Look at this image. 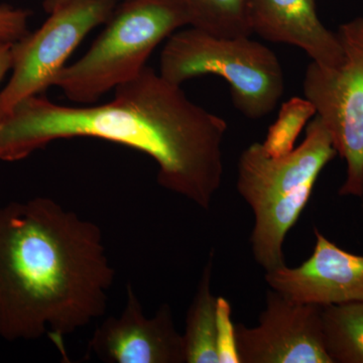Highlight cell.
<instances>
[{
	"mask_svg": "<svg viewBox=\"0 0 363 363\" xmlns=\"http://www.w3.org/2000/svg\"><path fill=\"white\" fill-rule=\"evenodd\" d=\"M191 26L218 37H250V0H185Z\"/></svg>",
	"mask_w": 363,
	"mask_h": 363,
	"instance_id": "cell-14",
	"label": "cell"
},
{
	"mask_svg": "<svg viewBox=\"0 0 363 363\" xmlns=\"http://www.w3.org/2000/svg\"><path fill=\"white\" fill-rule=\"evenodd\" d=\"M322 322L332 363H363V301L325 306Z\"/></svg>",
	"mask_w": 363,
	"mask_h": 363,
	"instance_id": "cell-13",
	"label": "cell"
},
{
	"mask_svg": "<svg viewBox=\"0 0 363 363\" xmlns=\"http://www.w3.org/2000/svg\"><path fill=\"white\" fill-rule=\"evenodd\" d=\"M121 0H71L49 13L32 33L13 44L11 78L0 91V116L26 98L42 94L86 35L111 18Z\"/></svg>",
	"mask_w": 363,
	"mask_h": 363,
	"instance_id": "cell-7",
	"label": "cell"
},
{
	"mask_svg": "<svg viewBox=\"0 0 363 363\" xmlns=\"http://www.w3.org/2000/svg\"><path fill=\"white\" fill-rule=\"evenodd\" d=\"M230 303L223 297L216 302V350L219 363H240L236 346L235 324Z\"/></svg>",
	"mask_w": 363,
	"mask_h": 363,
	"instance_id": "cell-16",
	"label": "cell"
},
{
	"mask_svg": "<svg viewBox=\"0 0 363 363\" xmlns=\"http://www.w3.org/2000/svg\"><path fill=\"white\" fill-rule=\"evenodd\" d=\"M322 308L267 291L259 324L235 325L240 363H332L325 348Z\"/></svg>",
	"mask_w": 363,
	"mask_h": 363,
	"instance_id": "cell-8",
	"label": "cell"
},
{
	"mask_svg": "<svg viewBox=\"0 0 363 363\" xmlns=\"http://www.w3.org/2000/svg\"><path fill=\"white\" fill-rule=\"evenodd\" d=\"M213 259L211 252L186 317L183 334L186 363H219L216 350L217 297L211 288Z\"/></svg>",
	"mask_w": 363,
	"mask_h": 363,
	"instance_id": "cell-12",
	"label": "cell"
},
{
	"mask_svg": "<svg viewBox=\"0 0 363 363\" xmlns=\"http://www.w3.org/2000/svg\"><path fill=\"white\" fill-rule=\"evenodd\" d=\"M311 257L298 267L266 272L267 285L294 302L343 305L363 301V255L346 252L317 227Z\"/></svg>",
	"mask_w": 363,
	"mask_h": 363,
	"instance_id": "cell-10",
	"label": "cell"
},
{
	"mask_svg": "<svg viewBox=\"0 0 363 363\" xmlns=\"http://www.w3.org/2000/svg\"><path fill=\"white\" fill-rule=\"evenodd\" d=\"M13 43L0 42V83L13 65Z\"/></svg>",
	"mask_w": 363,
	"mask_h": 363,
	"instance_id": "cell-18",
	"label": "cell"
},
{
	"mask_svg": "<svg viewBox=\"0 0 363 363\" xmlns=\"http://www.w3.org/2000/svg\"><path fill=\"white\" fill-rule=\"evenodd\" d=\"M336 156L331 135L318 116L308 123L302 143L285 156H271L262 143H252L240 155L238 191L255 215L250 245L264 271L286 266V234L309 201L320 173Z\"/></svg>",
	"mask_w": 363,
	"mask_h": 363,
	"instance_id": "cell-3",
	"label": "cell"
},
{
	"mask_svg": "<svg viewBox=\"0 0 363 363\" xmlns=\"http://www.w3.org/2000/svg\"><path fill=\"white\" fill-rule=\"evenodd\" d=\"M343 61L326 69L311 63L303 89L331 135L337 155L345 161L340 196L363 197V16L339 26L336 32Z\"/></svg>",
	"mask_w": 363,
	"mask_h": 363,
	"instance_id": "cell-6",
	"label": "cell"
},
{
	"mask_svg": "<svg viewBox=\"0 0 363 363\" xmlns=\"http://www.w3.org/2000/svg\"><path fill=\"white\" fill-rule=\"evenodd\" d=\"M116 272L101 229L47 197L0 207V337L67 336L104 316Z\"/></svg>",
	"mask_w": 363,
	"mask_h": 363,
	"instance_id": "cell-2",
	"label": "cell"
},
{
	"mask_svg": "<svg viewBox=\"0 0 363 363\" xmlns=\"http://www.w3.org/2000/svg\"><path fill=\"white\" fill-rule=\"evenodd\" d=\"M114 91L99 105L65 106L40 95L18 102L0 116V161H20L56 140L98 138L152 157L160 186L209 209L223 177L226 121L147 66Z\"/></svg>",
	"mask_w": 363,
	"mask_h": 363,
	"instance_id": "cell-1",
	"label": "cell"
},
{
	"mask_svg": "<svg viewBox=\"0 0 363 363\" xmlns=\"http://www.w3.org/2000/svg\"><path fill=\"white\" fill-rule=\"evenodd\" d=\"M160 74L179 86L199 76L223 78L234 107L250 119L269 116L285 92L283 68L269 48L250 37H218L192 26L169 38Z\"/></svg>",
	"mask_w": 363,
	"mask_h": 363,
	"instance_id": "cell-5",
	"label": "cell"
},
{
	"mask_svg": "<svg viewBox=\"0 0 363 363\" xmlns=\"http://www.w3.org/2000/svg\"><path fill=\"white\" fill-rule=\"evenodd\" d=\"M88 353L107 363H185L183 335L177 331L169 304L154 317L143 313L133 286L119 316L107 318L93 333Z\"/></svg>",
	"mask_w": 363,
	"mask_h": 363,
	"instance_id": "cell-9",
	"label": "cell"
},
{
	"mask_svg": "<svg viewBox=\"0 0 363 363\" xmlns=\"http://www.w3.org/2000/svg\"><path fill=\"white\" fill-rule=\"evenodd\" d=\"M87 52L54 81L75 104H94L140 75L162 40L191 26L185 0H123Z\"/></svg>",
	"mask_w": 363,
	"mask_h": 363,
	"instance_id": "cell-4",
	"label": "cell"
},
{
	"mask_svg": "<svg viewBox=\"0 0 363 363\" xmlns=\"http://www.w3.org/2000/svg\"><path fill=\"white\" fill-rule=\"evenodd\" d=\"M316 114L307 98L293 97L286 101L262 143L267 154L281 157L292 152L301 131Z\"/></svg>",
	"mask_w": 363,
	"mask_h": 363,
	"instance_id": "cell-15",
	"label": "cell"
},
{
	"mask_svg": "<svg viewBox=\"0 0 363 363\" xmlns=\"http://www.w3.org/2000/svg\"><path fill=\"white\" fill-rule=\"evenodd\" d=\"M30 16L26 9L0 4V42L16 43L25 37Z\"/></svg>",
	"mask_w": 363,
	"mask_h": 363,
	"instance_id": "cell-17",
	"label": "cell"
},
{
	"mask_svg": "<svg viewBox=\"0 0 363 363\" xmlns=\"http://www.w3.org/2000/svg\"><path fill=\"white\" fill-rule=\"evenodd\" d=\"M248 14L252 33L262 39L300 48L322 68L342 63L337 35L320 20L316 0H250Z\"/></svg>",
	"mask_w": 363,
	"mask_h": 363,
	"instance_id": "cell-11",
	"label": "cell"
},
{
	"mask_svg": "<svg viewBox=\"0 0 363 363\" xmlns=\"http://www.w3.org/2000/svg\"><path fill=\"white\" fill-rule=\"evenodd\" d=\"M69 1L71 0H43V9L49 14L64 4H68Z\"/></svg>",
	"mask_w": 363,
	"mask_h": 363,
	"instance_id": "cell-19",
	"label": "cell"
}]
</instances>
